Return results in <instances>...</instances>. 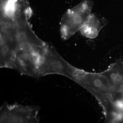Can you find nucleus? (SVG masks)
<instances>
[{
  "label": "nucleus",
  "mask_w": 123,
  "mask_h": 123,
  "mask_svg": "<svg viewBox=\"0 0 123 123\" xmlns=\"http://www.w3.org/2000/svg\"><path fill=\"white\" fill-rule=\"evenodd\" d=\"M93 3L90 0H84L68 10L63 20L61 28L62 37L67 38L77 31L80 30L91 14Z\"/></svg>",
  "instance_id": "1"
},
{
  "label": "nucleus",
  "mask_w": 123,
  "mask_h": 123,
  "mask_svg": "<svg viewBox=\"0 0 123 123\" xmlns=\"http://www.w3.org/2000/svg\"><path fill=\"white\" fill-rule=\"evenodd\" d=\"M39 106L4 104L0 109V123H38Z\"/></svg>",
  "instance_id": "2"
},
{
  "label": "nucleus",
  "mask_w": 123,
  "mask_h": 123,
  "mask_svg": "<svg viewBox=\"0 0 123 123\" xmlns=\"http://www.w3.org/2000/svg\"><path fill=\"white\" fill-rule=\"evenodd\" d=\"M73 80L86 90L92 89L108 94L114 90L108 79L103 73L87 72L77 68Z\"/></svg>",
  "instance_id": "3"
},
{
  "label": "nucleus",
  "mask_w": 123,
  "mask_h": 123,
  "mask_svg": "<svg viewBox=\"0 0 123 123\" xmlns=\"http://www.w3.org/2000/svg\"><path fill=\"white\" fill-rule=\"evenodd\" d=\"M104 26L97 15L92 13L80 31L84 36L93 39L98 36Z\"/></svg>",
  "instance_id": "4"
},
{
  "label": "nucleus",
  "mask_w": 123,
  "mask_h": 123,
  "mask_svg": "<svg viewBox=\"0 0 123 123\" xmlns=\"http://www.w3.org/2000/svg\"><path fill=\"white\" fill-rule=\"evenodd\" d=\"M22 50L26 52H30L33 50L32 45L29 42H25L21 45V47Z\"/></svg>",
  "instance_id": "5"
},
{
  "label": "nucleus",
  "mask_w": 123,
  "mask_h": 123,
  "mask_svg": "<svg viewBox=\"0 0 123 123\" xmlns=\"http://www.w3.org/2000/svg\"><path fill=\"white\" fill-rule=\"evenodd\" d=\"M18 37L20 40L24 41L26 38V34L24 33H21L19 34Z\"/></svg>",
  "instance_id": "6"
},
{
  "label": "nucleus",
  "mask_w": 123,
  "mask_h": 123,
  "mask_svg": "<svg viewBox=\"0 0 123 123\" xmlns=\"http://www.w3.org/2000/svg\"><path fill=\"white\" fill-rule=\"evenodd\" d=\"M7 29H8V28L4 25L2 27V28H1V30H2V31L3 32H6V31H7Z\"/></svg>",
  "instance_id": "7"
},
{
  "label": "nucleus",
  "mask_w": 123,
  "mask_h": 123,
  "mask_svg": "<svg viewBox=\"0 0 123 123\" xmlns=\"http://www.w3.org/2000/svg\"><path fill=\"white\" fill-rule=\"evenodd\" d=\"M5 25L8 28H10L11 26V24L10 22H7L5 24Z\"/></svg>",
  "instance_id": "8"
},
{
  "label": "nucleus",
  "mask_w": 123,
  "mask_h": 123,
  "mask_svg": "<svg viewBox=\"0 0 123 123\" xmlns=\"http://www.w3.org/2000/svg\"><path fill=\"white\" fill-rule=\"evenodd\" d=\"M26 14L27 16L28 17H30V15H31V12L30 10V9H27L26 10Z\"/></svg>",
  "instance_id": "9"
}]
</instances>
